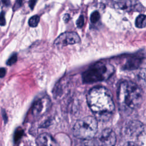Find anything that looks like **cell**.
Returning <instances> with one entry per match:
<instances>
[{
  "instance_id": "cell-8",
  "label": "cell",
  "mask_w": 146,
  "mask_h": 146,
  "mask_svg": "<svg viewBox=\"0 0 146 146\" xmlns=\"http://www.w3.org/2000/svg\"><path fill=\"white\" fill-rule=\"evenodd\" d=\"M80 40V37L75 32H66L57 37L54 41V44L58 46H65L77 43Z\"/></svg>"
},
{
  "instance_id": "cell-10",
  "label": "cell",
  "mask_w": 146,
  "mask_h": 146,
  "mask_svg": "<svg viewBox=\"0 0 146 146\" xmlns=\"http://www.w3.org/2000/svg\"><path fill=\"white\" fill-rule=\"evenodd\" d=\"M143 57L141 56H133L127 60L124 68L126 70L136 69L141 63Z\"/></svg>"
},
{
  "instance_id": "cell-3",
  "label": "cell",
  "mask_w": 146,
  "mask_h": 146,
  "mask_svg": "<svg viewBox=\"0 0 146 146\" xmlns=\"http://www.w3.org/2000/svg\"><path fill=\"white\" fill-rule=\"evenodd\" d=\"M114 72V67L107 62H98L91 66L82 74L83 81L86 83L108 79Z\"/></svg>"
},
{
  "instance_id": "cell-19",
  "label": "cell",
  "mask_w": 146,
  "mask_h": 146,
  "mask_svg": "<svg viewBox=\"0 0 146 146\" xmlns=\"http://www.w3.org/2000/svg\"><path fill=\"white\" fill-rule=\"evenodd\" d=\"M36 1H37V0H30L29 1V6H30V7L31 8V10H33L34 9Z\"/></svg>"
},
{
  "instance_id": "cell-17",
  "label": "cell",
  "mask_w": 146,
  "mask_h": 146,
  "mask_svg": "<svg viewBox=\"0 0 146 146\" xmlns=\"http://www.w3.org/2000/svg\"><path fill=\"white\" fill-rule=\"evenodd\" d=\"M6 24V20L5 17V13L3 11L0 13V25L4 26Z\"/></svg>"
},
{
  "instance_id": "cell-23",
  "label": "cell",
  "mask_w": 146,
  "mask_h": 146,
  "mask_svg": "<svg viewBox=\"0 0 146 146\" xmlns=\"http://www.w3.org/2000/svg\"><path fill=\"white\" fill-rule=\"evenodd\" d=\"M2 2L6 6H9L10 5V0H2Z\"/></svg>"
},
{
  "instance_id": "cell-24",
  "label": "cell",
  "mask_w": 146,
  "mask_h": 146,
  "mask_svg": "<svg viewBox=\"0 0 146 146\" xmlns=\"http://www.w3.org/2000/svg\"><path fill=\"white\" fill-rule=\"evenodd\" d=\"M127 146H139V145H137L136 144L134 143L133 142H129V143H128Z\"/></svg>"
},
{
  "instance_id": "cell-6",
  "label": "cell",
  "mask_w": 146,
  "mask_h": 146,
  "mask_svg": "<svg viewBox=\"0 0 146 146\" xmlns=\"http://www.w3.org/2000/svg\"><path fill=\"white\" fill-rule=\"evenodd\" d=\"M51 106V100L47 96L38 99L33 104L31 113L33 117L38 118L44 114Z\"/></svg>"
},
{
  "instance_id": "cell-12",
  "label": "cell",
  "mask_w": 146,
  "mask_h": 146,
  "mask_svg": "<svg viewBox=\"0 0 146 146\" xmlns=\"http://www.w3.org/2000/svg\"><path fill=\"white\" fill-rule=\"evenodd\" d=\"M146 17L145 15H139L135 20V25L138 28H144L146 25Z\"/></svg>"
},
{
  "instance_id": "cell-13",
  "label": "cell",
  "mask_w": 146,
  "mask_h": 146,
  "mask_svg": "<svg viewBox=\"0 0 146 146\" xmlns=\"http://www.w3.org/2000/svg\"><path fill=\"white\" fill-rule=\"evenodd\" d=\"M39 17L38 15H34L31 17L29 20V25L32 27H35L38 26L39 22Z\"/></svg>"
},
{
  "instance_id": "cell-7",
  "label": "cell",
  "mask_w": 146,
  "mask_h": 146,
  "mask_svg": "<svg viewBox=\"0 0 146 146\" xmlns=\"http://www.w3.org/2000/svg\"><path fill=\"white\" fill-rule=\"evenodd\" d=\"M115 8L125 11H142L143 6L137 0H117L114 4Z\"/></svg>"
},
{
  "instance_id": "cell-16",
  "label": "cell",
  "mask_w": 146,
  "mask_h": 146,
  "mask_svg": "<svg viewBox=\"0 0 146 146\" xmlns=\"http://www.w3.org/2000/svg\"><path fill=\"white\" fill-rule=\"evenodd\" d=\"M84 16L83 15H81L79 18L78 19L77 21H76V26L79 27L81 28L83 27V26L84 25Z\"/></svg>"
},
{
  "instance_id": "cell-11",
  "label": "cell",
  "mask_w": 146,
  "mask_h": 146,
  "mask_svg": "<svg viewBox=\"0 0 146 146\" xmlns=\"http://www.w3.org/2000/svg\"><path fill=\"white\" fill-rule=\"evenodd\" d=\"M36 143L38 146H56L51 136L46 133H43L38 136Z\"/></svg>"
},
{
  "instance_id": "cell-1",
  "label": "cell",
  "mask_w": 146,
  "mask_h": 146,
  "mask_svg": "<svg viewBox=\"0 0 146 146\" xmlns=\"http://www.w3.org/2000/svg\"><path fill=\"white\" fill-rule=\"evenodd\" d=\"M143 100V92L137 84L123 81L117 90V102L121 111L128 113L140 107Z\"/></svg>"
},
{
  "instance_id": "cell-4",
  "label": "cell",
  "mask_w": 146,
  "mask_h": 146,
  "mask_svg": "<svg viewBox=\"0 0 146 146\" xmlns=\"http://www.w3.org/2000/svg\"><path fill=\"white\" fill-rule=\"evenodd\" d=\"M98 124L96 119L93 116H86L78 120L73 127V134L82 140H91L95 137Z\"/></svg>"
},
{
  "instance_id": "cell-18",
  "label": "cell",
  "mask_w": 146,
  "mask_h": 146,
  "mask_svg": "<svg viewBox=\"0 0 146 146\" xmlns=\"http://www.w3.org/2000/svg\"><path fill=\"white\" fill-rule=\"evenodd\" d=\"M23 134V131L22 129L20 130H17V131L15 133V135H14V140L15 141H17L18 140H19V139L21 137V136Z\"/></svg>"
},
{
  "instance_id": "cell-14",
  "label": "cell",
  "mask_w": 146,
  "mask_h": 146,
  "mask_svg": "<svg viewBox=\"0 0 146 146\" xmlns=\"http://www.w3.org/2000/svg\"><path fill=\"white\" fill-rule=\"evenodd\" d=\"M100 19V14L98 11H94L90 16V21L92 23H95Z\"/></svg>"
},
{
  "instance_id": "cell-21",
  "label": "cell",
  "mask_w": 146,
  "mask_h": 146,
  "mask_svg": "<svg viewBox=\"0 0 146 146\" xmlns=\"http://www.w3.org/2000/svg\"><path fill=\"white\" fill-rule=\"evenodd\" d=\"M2 116H3V120L5 121V123H6V121H7V115H6V113L5 112V110H2Z\"/></svg>"
},
{
  "instance_id": "cell-5",
  "label": "cell",
  "mask_w": 146,
  "mask_h": 146,
  "mask_svg": "<svg viewBox=\"0 0 146 146\" xmlns=\"http://www.w3.org/2000/svg\"><path fill=\"white\" fill-rule=\"evenodd\" d=\"M116 142V134L110 128L103 129L93 140L94 146H114Z\"/></svg>"
},
{
  "instance_id": "cell-15",
  "label": "cell",
  "mask_w": 146,
  "mask_h": 146,
  "mask_svg": "<svg viewBox=\"0 0 146 146\" xmlns=\"http://www.w3.org/2000/svg\"><path fill=\"white\" fill-rule=\"evenodd\" d=\"M17 55L16 54H14L12 56H11L10 58L7 60L6 64L9 66H11L17 62Z\"/></svg>"
},
{
  "instance_id": "cell-9",
  "label": "cell",
  "mask_w": 146,
  "mask_h": 146,
  "mask_svg": "<svg viewBox=\"0 0 146 146\" xmlns=\"http://www.w3.org/2000/svg\"><path fill=\"white\" fill-rule=\"evenodd\" d=\"M126 131L128 134L132 136H138L144 132V126L142 123L137 120H133L128 123Z\"/></svg>"
},
{
  "instance_id": "cell-20",
  "label": "cell",
  "mask_w": 146,
  "mask_h": 146,
  "mask_svg": "<svg viewBox=\"0 0 146 146\" xmlns=\"http://www.w3.org/2000/svg\"><path fill=\"white\" fill-rule=\"evenodd\" d=\"M6 74V69L5 68H0V78L5 76Z\"/></svg>"
},
{
  "instance_id": "cell-2",
  "label": "cell",
  "mask_w": 146,
  "mask_h": 146,
  "mask_svg": "<svg viewBox=\"0 0 146 146\" xmlns=\"http://www.w3.org/2000/svg\"><path fill=\"white\" fill-rule=\"evenodd\" d=\"M87 102L90 110L99 117L110 116L115 109L111 94L104 87L91 88L87 95Z\"/></svg>"
},
{
  "instance_id": "cell-22",
  "label": "cell",
  "mask_w": 146,
  "mask_h": 146,
  "mask_svg": "<svg viewBox=\"0 0 146 146\" xmlns=\"http://www.w3.org/2000/svg\"><path fill=\"white\" fill-rule=\"evenodd\" d=\"M69 18H70V15L68 14H66L63 17V19L65 22H67V21L69 20Z\"/></svg>"
}]
</instances>
